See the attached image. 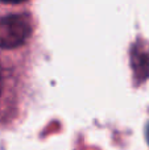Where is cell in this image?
I'll use <instances>...</instances> for the list:
<instances>
[{"instance_id": "cell-1", "label": "cell", "mask_w": 149, "mask_h": 150, "mask_svg": "<svg viewBox=\"0 0 149 150\" xmlns=\"http://www.w3.org/2000/svg\"><path fill=\"white\" fill-rule=\"evenodd\" d=\"M36 52H11L0 47V128L20 121L32 88Z\"/></svg>"}, {"instance_id": "cell-3", "label": "cell", "mask_w": 149, "mask_h": 150, "mask_svg": "<svg viewBox=\"0 0 149 150\" xmlns=\"http://www.w3.org/2000/svg\"><path fill=\"white\" fill-rule=\"evenodd\" d=\"M147 138H148V144H149V125H148V130H147Z\"/></svg>"}, {"instance_id": "cell-2", "label": "cell", "mask_w": 149, "mask_h": 150, "mask_svg": "<svg viewBox=\"0 0 149 150\" xmlns=\"http://www.w3.org/2000/svg\"><path fill=\"white\" fill-rule=\"evenodd\" d=\"M29 0H0V4L5 5H23Z\"/></svg>"}]
</instances>
